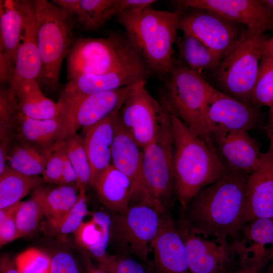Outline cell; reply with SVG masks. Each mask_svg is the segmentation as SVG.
I'll return each mask as SVG.
<instances>
[{
	"label": "cell",
	"instance_id": "1",
	"mask_svg": "<svg viewBox=\"0 0 273 273\" xmlns=\"http://www.w3.org/2000/svg\"><path fill=\"white\" fill-rule=\"evenodd\" d=\"M248 173L230 172L199 192L181 218L192 228L233 239L244 224Z\"/></svg>",
	"mask_w": 273,
	"mask_h": 273
},
{
	"label": "cell",
	"instance_id": "2",
	"mask_svg": "<svg viewBox=\"0 0 273 273\" xmlns=\"http://www.w3.org/2000/svg\"><path fill=\"white\" fill-rule=\"evenodd\" d=\"M170 115L173 140L176 197L183 213L199 192L224 177L230 171L214 148L176 116L171 113Z\"/></svg>",
	"mask_w": 273,
	"mask_h": 273
},
{
	"label": "cell",
	"instance_id": "3",
	"mask_svg": "<svg viewBox=\"0 0 273 273\" xmlns=\"http://www.w3.org/2000/svg\"><path fill=\"white\" fill-rule=\"evenodd\" d=\"M184 9L173 11L147 7L128 10L117 15L126 36L150 71L163 80L173 64L179 17Z\"/></svg>",
	"mask_w": 273,
	"mask_h": 273
},
{
	"label": "cell",
	"instance_id": "4",
	"mask_svg": "<svg viewBox=\"0 0 273 273\" xmlns=\"http://www.w3.org/2000/svg\"><path fill=\"white\" fill-rule=\"evenodd\" d=\"M41 68L37 82L42 90L57 92L63 59L74 39L73 17L53 3L33 0Z\"/></svg>",
	"mask_w": 273,
	"mask_h": 273
},
{
	"label": "cell",
	"instance_id": "5",
	"mask_svg": "<svg viewBox=\"0 0 273 273\" xmlns=\"http://www.w3.org/2000/svg\"><path fill=\"white\" fill-rule=\"evenodd\" d=\"M163 80L160 101L170 113L214 148L206 124L205 111L208 99L215 88L180 60L175 59Z\"/></svg>",
	"mask_w": 273,
	"mask_h": 273
},
{
	"label": "cell",
	"instance_id": "6",
	"mask_svg": "<svg viewBox=\"0 0 273 273\" xmlns=\"http://www.w3.org/2000/svg\"><path fill=\"white\" fill-rule=\"evenodd\" d=\"M66 60L68 82L80 75L103 74L144 61L126 35L119 33L79 38Z\"/></svg>",
	"mask_w": 273,
	"mask_h": 273
},
{
	"label": "cell",
	"instance_id": "7",
	"mask_svg": "<svg viewBox=\"0 0 273 273\" xmlns=\"http://www.w3.org/2000/svg\"><path fill=\"white\" fill-rule=\"evenodd\" d=\"M264 34L248 30L212 72L221 92L251 104L264 42Z\"/></svg>",
	"mask_w": 273,
	"mask_h": 273
},
{
	"label": "cell",
	"instance_id": "8",
	"mask_svg": "<svg viewBox=\"0 0 273 273\" xmlns=\"http://www.w3.org/2000/svg\"><path fill=\"white\" fill-rule=\"evenodd\" d=\"M142 152L144 191L140 200L147 201L162 214L176 197L170 113L157 136Z\"/></svg>",
	"mask_w": 273,
	"mask_h": 273
},
{
	"label": "cell",
	"instance_id": "9",
	"mask_svg": "<svg viewBox=\"0 0 273 273\" xmlns=\"http://www.w3.org/2000/svg\"><path fill=\"white\" fill-rule=\"evenodd\" d=\"M140 82L88 94L63 90L57 103L61 129L56 145L61 144L69 134L77 132L79 129L92 126L120 108L126 98Z\"/></svg>",
	"mask_w": 273,
	"mask_h": 273
},
{
	"label": "cell",
	"instance_id": "10",
	"mask_svg": "<svg viewBox=\"0 0 273 273\" xmlns=\"http://www.w3.org/2000/svg\"><path fill=\"white\" fill-rule=\"evenodd\" d=\"M161 215L144 200L132 203L124 212L110 216V240L112 239L121 254L133 255L148 262Z\"/></svg>",
	"mask_w": 273,
	"mask_h": 273
},
{
	"label": "cell",
	"instance_id": "11",
	"mask_svg": "<svg viewBox=\"0 0 273 273\" xmlns=\"http://www.w3.org/2000/svg\"><path fill=\"white\" fill-rule=\"evenodd\" d=\"M140 82L125 99L119 112L118 125L143 149L160 132L169 113Z\"/></svg>",
	"mask_w": 273,
	"mask_h": 273
},
{
	"label": "cell",
	"instance_id": "12",
	"mask_svg": "<svg viewBox=\"0 0 273 273\" xmlns=\"http://www.w3.org/2000/svg\"><path fill=\"white\" fill-rule=\"evenodd\" d=\"M191 273H223L234 256L229 238L196 229L180 218L176 222Z\"/></svg>",
	"mask_w": 273,
	"mask_h": 273
},
{
	"label": "cell",
	"instance_id": "13",
	"mask_svg": "<svg viewBox=\"0 0 273 273\" xmlns=\"http://www.w3.org/2000/svg\"><path fill=\"white\" fill-rule=\"evenodd\" d=\"M190 9L186 13L184 9L178 29L199 39L221 61L242 36L244 25L208 10Z\"/></svg>",
	"mask_w": 273,
	"mask_h": 273
},
{
	"label": "cell",
	"instance_id": "14",
	"mask_svg": "<svg viewBox=\"0 0 273 273\" xmlns=\"http://www.w3.org/2000/svg\"><path fill=\"white\" fill-rule=\"evenodd\" d=\"M205 121L210 134L223 131H248L259 128L263 116L260 108L215 89L207 103Z\"/></svg>",
	"mask_w": 273,
	"mask_h": 273
},
{
	"label": "cell",
	"instance_id": "15",
	"mask_svg": "<svg viewBox=\"0 0 273 273\" xmlns=\"http://www.w3.org/2000/svg\"><path fill=\"white\" fill-rule=\"evenodd\" d=\"M178 8L204 9L246 26L259 34L273 30V15L259 0H179Z\"/></svg>",
	"mask_w": 273,
	"mask_h": 273
},
{
	"label": "cell",
	"instance_id": "16",
	"mask_svg": "<svg viewBox=\"0 0 273 273\" xmlns=\"http://www.w3.org/2000/svg\"><path fill=\"white\" fill-rule=\"evenodd\" d=\"M23 0L0 1V84H10L23 28Z\"/></svg>",
	"mask_w": 273,
	"mask_h": 273
},
{
	"label": "cell",
	"instance_id": "17",
	"mask_svg": "<svg viewBox=\"0 0 273 273\" xmlns=\"http://www.w3.org/2000/svg\"><path fill=\"white\" fill-rule=\"evenodd\" d=\"M151 253L155 273H191L184 241L176 222L168 211L161 216Z\"/></svg>",
	"mask_w": 273,
	"mask_h": 273
},
{
	"label": "cell",
	"instance_id": "18",
	"mask_svg": "<svg viewBox=\"0 0 273 273\" xmlns=\"http://www.w3.org/2000/svg\"><path fill=\"white\" fill-rule=\"evenodd\" d=\"M210 136L218 157L230 172L249 174L259 166L261 152L248 131H218Z\"/></svg>",
	"mask_w": 273,
	"mask_h": 273
},
{
	"label": "cell",
	"instance_id": "19",
	"mask_svg": "<svg viewBox=\"0 0 273 273\" xmlns=\"http://www.w3.org/2000/svg\"><path fill=\"white\" fill-rule=\"evenodd\" d=\"M273 217V149L261 153L258 168L248 174L244 224Z\"/></svg>",
	"mask_w": 273,
	"mask_h": 273
},
{
	"label": "cell",
	"instance_id": "20",
	"mask_svg": "<svg viewBox=\"0 0 273 273\" xmlns=\"http://www.w3.org/2000/svg\"><path fill=\"white\" fill-rule=\"evenodd\" d=\"M231 243L241 266L260 260L273 250V217L245 223Z\"/></svg>",
	"mask_w": 273,
	"mask_h": 273
},
{
	"label": "cell",
	"instance_id": "21",
	"mask_svg": "<svg viewBox=\"0 0 273 273\" xmlns=\"http://www.w3.org/2000/svg\"><path fill=\"white\" fill-rule=\"evenodd\" d=\"M120 108L95 124L83 128L84 145L90 167L91 186L100 173L112 163V146Z\"/></svg>",
	"mask_w": 273,
	"mask_h": 273
},
{
	"label": "cell",
	"instance_id": "22",
	"mask_svg": "<svg viewBox=\"0 0 273 273\" xmlns=\"http://www.w3.org/2000/svg\"><path fill=\"white\" fill-rule=\"evenodd\" d=\"M144 61L101 74H82L68 81L63 91L88 94L111 90L146 81L150 71Z\"/></svg>",
	"mask_w": 273,
	"mask_h": 273
},
{
	"label": "cell",
	"instance_id": "23",
	"mask_svg": "<svg viewBox=\"0 0 273 273\" xmlns=\"http://www.w3.org/2000/svg\"><path fill=\"white\" fill-rule=\"evenodd\" d=\"M112 164L130 181L133 203L144 191L142 149L118 125L111 150Z\"/></svg>",
	"mask_w": 273,
	"mask_h": 273
},
{
	"label": "cell",
	"instance_id": "24",
	"mask_svg": "<svg viewBox=\"0 0 273 273\" xmlns=\"http://www.w3.org/2000/svg\"><path fill=\"white\" fill-rule=\"evenodd\" d=\"M23 4L24 25L11 82L30 79L37 81L41 68L33 0H23Z\"/></svg>",
	"mask_w": 273,
	"mask_h": 273
},
{
	"label": "cell",
	"instance_id": "25",
	"mask_svg": "<svg viewBox=\"0 0 273 273\" xmlns=\"http://www.w3.org/2000/svg\"><path fill=\"white\" fill-rule=\"evenodd\" d=\"M93 187L99 201L113 213L124 212L131 204V182L112 163L100 173Z\"/></svg>",
	"mask_w": 273,
	"mask_h": 273
},
{
	"label": "cell",
	"instance_id": "26",
	"mask_svg": "<svg viewBox=\"0 0 273 273\" xmlns=\"http://www.w3.org/2000/svg\"><path fill=\"white\" fill-rule=\"evenodd\" d=\"M12 125L15 138L48 151L56 145L61 129L58 116L44 120L34 119L23 114L19 107L13 114Z\"/></svg>",
	"mask_w": 273,
	"mask_h": 273
},
{
	"label": "cell",
	"instance_id": "27",
	"mask_svg": "<svg viewBox=\"0 0 273 273\" xmlns=\"http://www.w3.org/2000/svg\"><path fill=\"white\" fill-rule=\"evenodd\" d=\"M10 85L14 91L19 110L25 115L41 120L58 116L57 103L43 94L37 80L12 82Z\"/></svg>",
	"mask_w": 273,
	"mask_h": 273
},
{
	"label": "cell",
	"instance_id": "28",
	"mask_svg": "<svg viewBox=\"0 0 273 273\" xmlns=\"http://www.w3.org/2000/svg\"><path fill=\"white\" fill-rule=\"evenodd\" d=\"M111 223L109 214L96 212L90 219L82 221L73 233L77 244L99 262L108 254L106 250L110 238Z\"/></svg>",
	"mask_w": 273,
	"mask_h": 273
},
{
	"label": "cell",
	"instance_id": "29",
	"mask_svg": "<svg viewBox=\"0 0 273 273\" xmlns=\"http://www.w3.org/2000/svg\"><path fill=\"white\" fill-rule=\"evenodd\" d=\"M52 150L41 149L15 138L10 146L7 164L12 169L25 175L39 176L43 172Z\"/></svg>",
	"mask_w": 273,
	"mask_h": 273
},
{
	"label": "cell",
	"instance_id": "30",
	"mask_svg": "<svg viewBox=\"0 0 273 273\" xmlns=\"http://www.w3.org/2000/svg\"><path fill=\"white\" fill-rule=\"evenodd\" d=\"M179 60L190 69L202 77L213 72L220 60L203 42L196 37L184 33L176 38Z\"/></svg>",
	"mask_w": 273,
	"mask_h": 273
},
{
	"label": "cell",
	"instance_id": "31",
	"mask_svg": "<svg viewBox=\"0 0 273 273\" xmlns=\"http://www.w3.org/2000/svg\"><path fill=\"white\" fill-rule=\"evenodd\" d=\"M44 182L39 176H28L8 167L0 175V209L20 202L31 190Z\"/></svg>",
	"mask_w": 273,
	"mask_h": 273
},
{
	"label": "cell",
	"instance_id": "32",
	"mask_svg": "<svg viewBox=\"0 0 273 273\" xmlns=\"http://www.w3.org/2000/svg\"><path fill=\"white\" fill-rule=\"evenodd\" d=\"M43 215L49 225L59 221L74 206L79 194L76 187L58 185L53 188L39 187Z\"/></svg>",
	"mask_w": 273,
	"mask_h": 273
},
{
	"label": "cell",
	"instance_id": "33",
	"mask_svg": "<svg viewBox=\"0 0 273 273\" xmlns=\"http://www.w3.org/2000/svg\"><path fill=\"white\" fill-rule=\"evenodd\" d=\"M76 174L79 193H85L90 186V167L85 152L83 136L77 132L69 134L62 143Z\"/></svg>",
	"mask_w": 273,
	"mask_h": 273
},
{
	"label": "cell",
	"instance_id": "34",
	"mask_svg": "<svg viewBox=\"0 0 273 273\" xmlns=\"http://www.w3.org/2000/svg\"><path fill=\"white\" fill-rule=\"evenodd\" d=\"M115 0H80L76 17L85 29H98L108 21L111 17L110 9Z\"/></svg>",
	"mask_w": 273,
	"mask_h": 273
},
{
	"label": "cell",
	"instance_id": "35",
	"mask_svg": "<svg viewBox=\"0 0 273 273\" xmlns=\"http://www.w3.org/2000/svg\"><path fill=\"white\" fill-rule=\"evenodd\" d=\"M273 104V55L262 57L251 104L260 108Z\"/></svg>",
	"mask_w": 273,
	"mask_h": 273
},
{
	"label": "cell",
	"instance_id": "36",
	"mask_svg": "<svg viewBox=\"0 0 273 273\" xmlns=\"http://www.w3.org/2000/svg\"><path fill=\"white\" fill-rule=\"evenodd\" d=\"M42 215L43 210L38 187L31 199L20 202L16 213V224L21 238L36 230Z\"/></svg>",
	"mask_w": 273,
	"mask_h": 273
},
{
	"label": "cell",
	"instance_id": "37",
	"mask_svg": "<svg viewBox=\"0 0 273 273\" xmlns=\"http://www.w3.org/2000/svg\"><path fill=\"white\" fill-rule=\"evenodd\" d=\"M88 214L85 193H79L77 200L72 208L57 223L49 225L55 234L73 233Z\"/></svg>",
	"mask_w": 273,
	"mask_h": 273
},
{
	"label": "cell",
	"instance_id": "38",
	"mask_svg": "<svg viewBox=\"0 0 273 273\" xmlns=\"http://www.w3.org/2000/svg\"><path fill=\"white\" fill-rule=\"evenodd\" d=\"M18 107L14 91L10 84L1 86L0 140L15 137L12 126L13 115Z\"/></svg>",
	"mask_w": 273,
	"mask_h": 273
},
{
	"label": "cell",
	"instance_id": "39",
	"mask_svg": "<svg viewBox=\"0 0 273 273\" xmlns=\"http://www.w3.org/2000/svg\"><path fill=\"white\" fill-rule=\"evenodd\" d=\"M51 262L47 254L31 248L19 254L14 263L21 273H51Z\"/></svg>",
	"mask_w": 273,
	"mask_h": 273
},
{
	"label": "cell",
	"instance_id": "40",
	"mask_svg": "<svg viewBox=\"0 0 273 273\" xmlns=\"http://www.w3.org/2000/svg\"><path fill=\"white\" fill-rule=\"evenodd\" d=\"M99 264V269L105 273H148L143 264L127 254H107Z\"/></svg>",
	"mask_w": 273,
	"mask_h": 273
},
{
	"label": "cell",
	"instance_id": "41",
	"mask_svg": "<svg viewBox=\"0 0 273 273\" xmlns=\"http://www.w3.org/2000/svg\"><path fill=\"white\" fill-rule=\"evenodd\" d=\"M20 202L0 210L1 247L21 238L16 224V213Z\"/></svg>",
	"mask_w": 273,
	"mask_h": 273
},
{
	"label": "cell",
	"instance_id": "42",
	"mask_svg": "<svg viewBox=\"0 0 273 273\" xmlns=\"http://www.w3.org/2000/svg\"><path fill=\"white\" fill-rule=\"evenodd\" d=\"M63 143L56 145L50 152L42 174L44 182L58 185L63 169Z\"/></svg>",
	"mask_w": 273,
	"mask_h": 273
},
{
	"label": "cell",
	"instance_id": "43",
	"mask_svg": "<svg viewBox=\"0 0 273 273\" xmlns=\"http://www.w3.org/2000/svg\"><path fill=\"white\" fill-rule=\"evenodd\" d=\"M51 259V273H80L74 259L67 252H58Z\"/></svg>",
	"mask_w": 273,
	"mask_h": 273
},
{
	"label": "cell",
	"instance_id": "44",
	"mask_svg": "<svg viewBox=\"0 0 273 273\" xmlns=\"http://www.w3.org/2000/svg\"><path fill=\"white\" fill-rule=\"evenodd\" d=\"M64 146V145H63ZM63 169L58 185L73 186L77 188V176L75 171L66 155L64 147L63 153Z\"/></svg>",
	"mask_w": 273,
	"mask_h": 273
},
{
	"label": "cell",
	"instance_id": "45",
	"mask_svg": "<svg viewBox=\"0 0 273 273\" xmlns=\"http://www.w3.org/2000/svg\"><path fill=\"white\" fill-rule=\"evenodd\" d=\"M273 258V250L260 260L248 265L241 266L238 270L229 273H259L263 266Z\"/></svg>",
	"mask_w": 273,
	"mask_h": 273
},
{
	"label": "cell",
	"instance_id": "46",
	"mask_svg": "<svg viewBox=\"0 0 273 273\" xmlns=\"http://www.w3.org/2000/svg\"><path fill=\"white\" fill-rule=\"evenodd\" d=\"M51 2L74 17L78 12L80 0H53Z\"/></svg>",
	"mask_w": 273,
	"mask_h": 273
},
{
	"label": "cell",
	"instance_id": "47",
	"mask_svg": "<svg viewBox=\"0 0 273 273\" xmlns=\"http://www.w3.org/2000/svg\"><path fill=\"white\" fill-rule=\"evenodd\" d=\"M1 273H21L17 268L15 263L7 256L1 259Z\"/></svg>",
	"mask_w": 273,
	"mask_h": 273
},
{
	"label": "cell",
	"instance_id": "48",
	"mask_svg": "<svg viewBox=\"0 0 273 273\" xmlns=\"http://www.w3.org/2000/svg\"><path fill=\"white\" fill-rule=\"evenodd\" d=\"M268 108V118L266 124L265 129L269 141V149H273V104Z\"/></svg>",
	"mask_w": 273,
	"mask_h": 273
},
{
	"label": "cell",
	"instance_id": "49",
	"mask_svg": "<svg viewBox=\"0 0 273 273\" xmlns=\"http://www.w3.org/2000/svg\"><path fill=\"white\" fill-rule=\"evenodd\" d=\"M271 55H273V36L265 40L262 52V57Z\"/></svg>",
	"mask_w": 273,
	"mask_h": 273
},
{
	"label": "cell",
	"instance_id": "50",
	"mask_svg": "<svg viewBox=\"0 0 273 273\" xmlns=\"http://www.w3.org/2000/svg\"><path fill=\"white\" fill-rule=\"evenodd\" d=\"M259 2L273 15V0H259Z\"/></svg>",
	"mask_w": 273,
	"mask_h": 273
},
{
	"label": "cell",
	"instance_id": "51",
	"mask_svg": "<svg viewBox=\"0 0 273 273\" xmlns=\"http://www.w3.org/2000/svg\"><path fill=\"white\" fill-rule=\"evenodd\" d=\"M88 273H105V272L99 268L98 269H92L89 270Z\"/></svg>",
	"mask_w": 273,
	"mask_h": 273
},
{
	"label": "cell",
	"instance_id": "52",
	"mask_svg": "<svg viewBox=\"0 0 273 273\" xmlns=\"http://www.w3.org/2000/svg\"><path fill=\"white\" fill-rule=\"evenodd\" d=\"M267 273H273V264L269 268Z\"/></svg>",
	"mask_w": 273,
	"mask_h": 273
}]
</instances>
